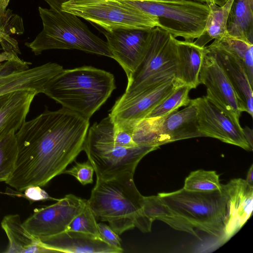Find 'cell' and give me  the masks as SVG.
Instances as JSON below:
<instances>
[{
    "label": "cell",
    "mask_w": 253,
    "mask_h": 253,
    "mask_svg": "<svg viewBox=\"0 0 253 253\" xmlns=\"http://www.w3.org/2000/svg\"><path fill=\"white\" fill-rule=\"evenodd\" d=\"M66 230L88 234L101 238L96 217L87 200L83 210L72 219Z\"/></svg>",
    "instance_id": "cell-31"
},
{
    "label": "cell",
    "mask_w": 253,
    "mask_h": 253,
    "mask_svg": "<svg viewBox=\"0 0 253 253\" xmlns=\"http://www.w3.org/2000/svg\"><path fill=\"white\" fill-rule=\"evenodd\" d=\"M214 41L231 53L243 66L252 85H253V44L233 37L227 33Z\"/></svg>",
    "instance_id": "cell-27"
},
{
    "label": "cell",
    "mask_w": 253,
    "mask_h": 253,
    "mask_svg": "<svg viewBox=\"0 0 253 253\" xmlns=\"http://www.w3.org/2000/svg\"><path fill=\"white\" fill-rule=\"evenodd\" d=\"M195 1H198L201 3H207L210 1H214L217 4H222L226 0H192Z\"/></svg>",
    "instance_id": "cell-40"
},
{
    "label": "cell",
    "mask_w": 253,
    "mask_h": 253,
    "mask_svg": "<svg viewBox=\"0 0 253 253\" xmlns=\"http://www.w3.org/2000/svg\"><path fill=\"white\" fill-rule=\"evenodd\" d=\"M101 238L110 246L123 251L119 235L109 225L104 223H97Z\"/></svg>",
    "instance_id": "cell-34"
},
{
    "label": "cell",
    "mask_w": 253,
    "mask_h": 253,
    "mask_svg": "<svg viewBox=\"0 0 253 253\" xmlns=\"http://www.w3.org/2000/svg\"><path fill=\"white\" fill-rule=\"evenodd\" d=\"M191 89V87L187 84H180L145 118L165 116L178 110L181 107L187 106L191 100L189 97V92Z\"/></svg>",
    "instance_id": "cell-29"
},
{
    "label": "cell",
    "mask_w": 253,
    "mask_h": 253,
    "mask_svg": "<svg viewBox=\"0 0 253 253\" xmlns=\"http://www.w3.org/2000/svg\"><path fill=\"white\" fill-rule=\"evenodd\" d=\"M89 126L88 120L64 107L54 111L45 109L26 121L16 132L17 158L5 182L20 192L46 185L83 151Z\"/></svg>",
    "instance_id": "cell-1"
},
{
    "label": "cell",
    "mask_w": 253,
    "mask_h": 253,
    "mask_svg": "<svg viewBox=\"0 0 253 253\" xmlns=\"http://www.w3.org/2000/svg\"><path fill=\"white\" fill-rule=\"evenodd\" d=\"M226 33L253 44V0H233L227 19Z\"/></svg>",
    "instance_id": "cell-23"
},
{
    "label": "cell",
    "mask_w": 253,
    "mask_h": 253,
    "mask_svg": "<svg viewBox=\"0 0 253 253\" xmlns=\"http://www.w3.org/2000/svg\"><path fill=\"white\" fill-rule=\"evenodd\" d=\"M162 144L183 139L206 137L199 129L197 107L193 99L180 111L162 117L160 126Z\"/></svg>",
    "instance_id": "cell-19"
},
{
    "label": "cell",
    "mask_w": 253,
    "mask_h": 253,
    "mask_svg": "<svg viewBox=\"0 0 253 253\" xmlns=\"http://www.w3.org/2000/svg\"><path fill=\"white\" fill-rule=\"evenodd\" d=\"M183 188L193 192L221 191L222 184L215 171L198 169L186 177Z\"/></svg>",
    "instance_id": "cell-30"
},
{
    "label": "cell",
    "mask_w": 253,
    "mask_h": 253,
    "mask_svg": "<svg viewBox=\"0 0 253 253\" xmlns=\"http://www.w3.org/2000/svg\"><path fill=\"white\" fill-rule=\"evenodd\" d=\"M253 165H252L251 167L248 170L247 172L246 179H245L246 182L251 186L253 187Z\"/></svg>",
    "instance_id": "cell-38"
},
{
    "label": "cell",
    "mask_w": 253,
    "mask_h": 253,
    "mask_svg": "<svg viewBox=\"0 0 253 253\" xmlns=\"http://www.w3.org/2000/svg\"><path fill=\"white\" fill-rule=\"evenodd\" d=\"M42 29L25 45L36 55L54 49H78L113 58L106 42L94 35L75 15L53 8L39 7Z\"/></svg>",
    "instance_id": "cell-4"
},
{
    "label": "cell",
    "mask_w": 253,
    "mask_h": 253,
    "mask_svg": "<svg viewBox=\"0 0 253 253\" xmlns=\"http://www.w3.org/2000/svg\"><path fill=\"white\" fill-rule=\"evenodd\" d=\"M31 64L22 59L0 63V96L18 90L44 94L49 82L63 69L55 63L30 68Z\"/></svg>",
    "instance_id": "cell-11"
},
{
    "label": "cell",
    "mask_w": 253,
    "mask_h": 253,
    "mask_svg": "<svg viewBox=\"0 0 253 253\" xmlns=\"http://www.w3.org/2000/svg\"><path fill=\"white\" fill-rule=\"evenodd\" d=\"M176 39L158 27L153 29L145 56L127 77V86L122 97L132 96L176 78Z\"/></svg>",
    "instance_id": "cell-8"
},
{
    "label": "cell",
    "mask_w": 253,
    "mask_h": 253,
    "mask_svg": "<svg viewBox=\"0 0 253 253\" xmlns=\"http://www.w3.org/2000/svg\"><path fill=\"white\" fill-rule=\"evenodd\" d=\"M16 131L0 139V181L5 182L13 172L18 155Z\"/></svg>",
    "instance_id": "cell-28"
},
{
    "label": "cell",
    "mask_w": 253,
    "mask_h": 253,
    "mask_svg": "<svg viewBox=\"0 0 253 253\" xmlns=\"http://www.w3.org/2000/svg\"><path fill=\"white\" fill-rule=\"evenodd\" d=\"M153 29L100 30L106 38L113 58L123 68L127 78L135 71L144 57Z\"/></svg>",
    "instance_id": "cell-13"
},
{
    "label": "cell",
    "mask_w": 253,
    "mask_h": 253,
    "mask_svg": "<svg viewBox=\"0 0 253 253\" xmlns=\"http://www.w3.org/2000/svg\"><path fill=\"white\" fill-rule=\"evenodd\" d=\"M162 117L145 118L132 123V138L138 146L159 147L163 145L160 134Z\"/></svg>",
    "instance_id": "cell-26"
},
{
    "label": "cell",
    "mask_w": 253,
    "mask_h": 253,
    "mask_svg": "<svg viewBox=\"0 0 253 253\" xmlns=\"http://www.w3.org/2000/svg\"><path fill=\"white\" fill-rule=\"evenodd\" d=\"M96 177L87 200L96 218L108 222L118 235L134 227L143 233L151 231L153 222L144 213V196L134 184L133 175Z\"/></svg>",
    "instance_id": "cell-2"
},
{
    "label": "cell",
    "mask_w": 253,
    "mask_h": 253,
    "mask_svg": "<svg viewBox=\"0 0 253 253\" xmlns=\"http://www.w3.org/2000/svg\"><path fill=\"white\" fill-rule=\"evenodd\" d=\"M153 0V1H169L173 0Z\"/></svg>",
    "instance_id": "cell-41"
},
{
    "label": "cell",
    "mask_w": 253,
    "mask_h": 253,
    "mask_svg": "<svg viewBox=\"0 0 253 253\" xmlns=\"http://www.w3.org/2000/svg\"><path fill=\"white\" fill-rule=\"evenodd\" d=\"M197 107L199 130L206 137L218 139L247 150L252 151L246 140L240 124L210 102L205 96L193 99Z\"/></svg>",
    "instance_id": "cell-14"
},
{
    "label": "cell",
    "mask_w": 253,
    "mask_h": 253,
    "mask_svg": "<svg viewBox=\"0 0 253 253\" xmlns=\"http://www.w3.org/2000/svg\"><path fill=\"white\" fill-rule=\"evenodd\" d=\"M221 190L226 197L227 209L222 245L238 232L252 215L253 187L245 179L235 178L222 184Z\"/></svg>",
    "instance_id": "cell-16"
},
{
    "label": "cell",
    "mask_w": 253,
    "mask_h": 253,
    "mask_svg": "<svg viewBox=\"0 0 253 253\" xmlns=\"http://www.w3.org/2000/svg\"><path fill=\"white\" fill-rule=\"evenodd\" d=\"M143 212L152 222L159 220L174 229L185 232L200 238L195 228L165 204L158 195L144 196Z\"/></svg>",
    "instance_id": "cell-24"
},
{
    "label": "cell",
    "mask_w": 253,
    "mask_h": 253,
    "mask_svg": "<svg viewBox=\"0 0 253 253\" xmlns=\"http://www.w3.org/2000/svg\"><path fill=\"white\" fill-rule=\"evenodd\" d=\"M120 0L156 17L158 27L187 41L193 42L202 34L209 15L206 3L192 0Z\"/></svg>",
    "instance_id": "cell-7"
},
{
    "label": "cell",
    "mask_w": 253,
    "mask_h": 253,
    "mask_svg": "<svg viewBox=\"0 0 253 253\" xmlns=\"http://www.w3.org/2000/svg\"><path fill=\"white\" fill-rule=\"evenodd\" d=\"M10 0H0V14H2L6 10Z\"/></svg>",
    "instance_id": "cell-39"
},
{
    "label": "cell",
    "mask_w": 253,
    "mask_h": 253,
    "mask_svg": "<svg viewBox=\"0 0 253 253\" xmlns=\"http://www.w3.org/2000/svg\"><path fill=\"white\" fill-rule=\"evenodd\" d=\"M61 10L106 31L149 29L158 26L156 17L120 0H70L62 5Z\"/></svg>",
    "instance_id": "cell-9"
},
{
    "label": "cell",
    "mask_w": 253,
    "mask_h": 253,
    "mask_svg": "<svg viewBox=\"0 0 253 253\" xmlns=\"http://www.w3.org/2000/svg\"><path fill=\"white\" fill-rule=\"evenodd\" d=\"M50 8L61 9L62 5L70 0H44Z\"/></svg>",
    "instance_id": "cell-37"
},
{
    "label": "cell",
    "mask_w": 253,
    "mask_h": 253,
    "mask_svg": "<svg viewBox=\"0 0 253 253\" xmlns=\"http://www.w3.org/2000/svg\"><path fill=\"white\" fill-rule=\"evenodd\" d=\"M9 243L3 253H55L45 247L39 238L32 235L24 226L18 214L6 215L1 222Z\"/></svg>",
    "instance_id": "cell-21"
},
{
    "label": "cell",
    "mask_w": 253,
    "mask_h": 253,
    "mask_svg": "<svg viewBox=\"0 0 253 253\" xmlns=\"http://www.w3.org/2000/svg\"><path fill=\"white\" fill-rule=\"evenodd\" d=\"M114 123L109 115L88 128L83 147L96 177L104 179L134 175L141 160L158 149L151 146L126 147L114 140Z\"/></svg>",
    "instance_id": "cell-5"
},
{
    "label": "cell",
    "mask_w": 253,
    "mask_h": 253,
    "mask_svg": "<svg viewBox=\"0 0 253 253\" xmlns=\"http://www.w3.org/2000/svg\"><path fill=\"white\" fill-rule=\"evenodd\" d=\"M24 32L21 17L14 14L10 9L0 14V36L5 39L12 38L11 35H20Z\"/></svg>",
    "instance_id": "cell-32"
},
{
    "label": "cell",
    "mask_w": 253,
    "mask_h": 253,
    "mask_svg": "<svg viewBox=\"0 0 253 253\" xmlns=\"http://www.w3.org/2000/svg\"><path fill=\"white\" fill-rule=\"evenodd\" d=\"M116 88L114 75L92 66L63 69L46 85L44 94L62 107L89 120Z\"/></svg>",
    "instance_id": "cell-3"
},
{
    "label": "cell",
    "mask_w": 253,
    "mask_h": 253,
    "mask_svg": "<svg viewBox=\"0 0 253 253\" xmlns=\"http://www.w3.org/2000/svg\"><path fill=\"white\" fill-rule=\"evenodd\" d=\"M199 80L207 88L205 97L240 124L242 112L234 87L220 63L205 47Z\"/></svg>",
    "instance_id": "cell-10"
},
{
    "label": "cell",
    "mask_w": 253,
    "mask_h": 253,
    "mask_svg": "<svg viewBox=\"0 0 253 253\" xmlns=\"http://www.w3.org/2000/svg\"><path fill=\"white\" fill-rule=\"evenodd\" d=\"M87 200L69 194L51 205L35 209L23 222L25 228L40 238L65 231L72 219L83 210Z\"/></svg>",
    "instance_id": "cell-12"
},
{
    "label": "cell",
    "mask_w": 253,
    "mask_h": 253,
    "mask_svg": "<svg viewBox=\"0 0 253 253\" xmlns=\"http://www.w3.org/2000/svg\"><path fill=\"white\" fill-rule=\"evenodd\" d=\"M233 1L226 0L222 4L214 1L206 3L209 8V15L203 33L193 42L195 44L204 47L211 41L226 33L227 21Z\"/></svg>",
    "instance_id": "cell-25"
},
{
    "label": "cell",
    "mask_w": 253,
    "mask_h": 253,
    "mask_svg": "<svg viewBox=\"0 0 253 253\" xmlns=\"http://www.w3.org/2000/svg\"><path fill=\"white\" fill-rule=\"evenodd\" d=\"M37 94L32 90H18L0 96V139L20 128Z\"/></svg>",
    "instance_id": "cell-20"
},
{
    "label": "cell",
    "mask_w": 253,
    "mask_h": 253,
    "mask_svg": "<svg viewBox=\"0 0 253 253\" xmlns=\"http://www.w3.org/2000/svg\"><path fill=\"white\" fill-rule=\"evenodd\" d=\"M39 239L45 247L55 253H121L123 252L110 246L101 238L74 231L65 230Z\"/></svg>",
    "instance_id": "cell-18"
},
{
    "label": "cell",
    "mask_w": 253,
    "mask_h": 253,
    "mask_svg": "<svg viewBox=\"0 0 253 253\" xmlns=\"http://www.w3.org/2000/svg\"><path fill=\"white\" fill-rule=\"evenodd\" d=\"M177 71L176 78L184 84L196 88L199 84V74L203 61L205 47L193 42L176 39Z\"/></svg>",
    "instance_id": "cell-22"
},
{
    "label": "cell",
    "mask_w": 253,
    "mask_h": 253,
    "mask_svg": "<svg viewBox=\"0 0 253 253\" xmlns=\"http://www.w3.org/2000/svg\"><path fill=\"white\" fill-rule=\"evenodd\" d=\"M24 191L23 197L33 202L51 199L47 193L39 186L28 187Z\"/></svg>",
    "instance_id": "cell-35"
},
{
    "label": "cell",
    "mask_w": 253,
    "mask_h": 253,
    "mask_svg": "<svg viewBox=\"0 0 253 253\" xmlns=\"http://www.w3.org/2000/svg\"><path fill=\"white\" fill-rule=\"evenodd\" d=\"M244 137L250 146L253 147V129L248 126L242 128Z\"/></svg>",
    "instance_id": "cell-36"
},
{
    "label": "cell",
    "mask_w": 253,
    "mask_h": 253,
    "mask_svg": "<svg viewBox=\"0 0 253 253\" xmlns=\"http://www.w3.org/2000/svg\"><path fill=\"white\" fill-rule=\"evenodd\" d=\"M220 63L236 93L242 112L253 115V85L245 70L239 60L229 51L214 41L205 46Z\"/></svg>",
    "instance_id": "cell-17"
},
{
    "label": "cell",
    "mask_w": 253,
    "mask_h": 253,
    "mask_svg": "<svg viewBox=\"0 0 253 253\" xmlns=\"http://www.w3.org/2000/svg\"><path fill=\"white\" fill-rule=\"evenodd\" d=\"M183 84L173 78L132 96H121L116 101L109 115L114 121H135L144 119Z\"/></svg>",
    "instance_id": "cell-15"
},
{
    "label": "cell",
    "mask_w": 253,
    "mask_h": 253,
    "mask_svg": "<svg viewBox=\"0 0 253 253\" xmlns=\"http://www.w3.org/2000/svg\"><path fill=\"white\" fill-rule=\"evenodd\" d=\"M157 195L195 229L215 237L222 245L227 212V199L222 190L193 192L182 188Z\"/></svg>",
    "instance_id": "cell-6"
},
{
    "label": "cell",
    "mask_w": 253,
    "mask_h": 253,
    "mask_svg": "<svg viewBox=\"0 0 253 253\" xmlns=\"http://www.w3.org/2000/svg\"><path fill=\"white\" fill-rule=\"evenodd\" d=\"M94 168L91 163L87 161L82 163L76 162L71 168L66 169L63 172L74 176L83 185L93 182Z\"/></svg>",
    "instance_id": "cell-33"
}]
</instances>
